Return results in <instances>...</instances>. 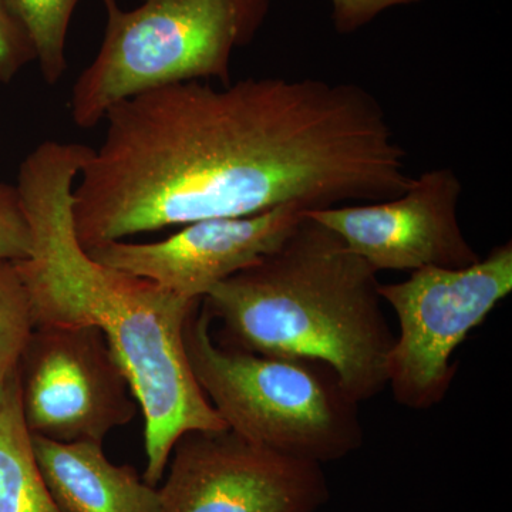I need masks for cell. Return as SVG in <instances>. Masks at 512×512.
Here are the masks:
<instances>
[{"mask_svg":"<svg viewBox=\"0 0 512 512\" xmlns=\"http://www.w3.org/2000/svg\"><path fill=\"white\" fill-rule=\"evenodd\" d=\"M103 121L73 188L84 249L281 205L392 200L413 180L383 104L356 83L171 84L119 101Z\"/></svg>","mask_w":512,"mask_h":512,"instance_id":"6da1fadb","label":"cell"},{"mask_svg":"<svg viewBox=\"0 0 512 512\" xmlns=\"http://www.w3.org/2000/svg\"><path fill=\"white\" fill-rule=\"evenodd\" d=\"M92 151L49 140L20 164L16 188L32 252L15 265L35 326H94L103 333L143 412V480L157 487L184 433L228 427L198 386L185 353V323L201 299L100 264L76 237L73 185Z\"/></svg>","mask_w":512,"mask_h":512,"instance_id":"7a4b0ae2","label":"cell"},{"mask_svg":"<svg viewBox=\"0 0 512 512\" xmlns=\"http://www.w3.org/2000/svg\"><path fill=\"white\" fill-rule=\"evenodd\" d=\"M379 272L305 215L285 244L201 299L221 345L329 366L362 404L387 389L394 335Z\"/></svg>","mask_w":512,"mask_h":512,"instance_id":"3957f363","label":"cell"},{"mask_svg":"<svg viewBox=\"0 0 512 512\" xmlns=\"http://www.w3.org/2000/svg\"><path fill=\"white\" fill-rule=\"evenodd\" d=\"M201 302L185 323L184 346L198 386L242 439L320 466L365 443L360 404L323 363L221 345Z\"/></svg>","mask_w":512,"mask_h":512,"instance_id":"277c9868","label":"cell"},{"mask_svg":"<svg viewBox=\"0 0 512 512\" xmlns=\"http://www.w3.org/2000/svg\"><path fill=\"white\" fill-rule=\"evenodd\" d=\"M104 8L103 42L70 93V117L83 130L148 90L212 79L227 86L235 50L254 42L271 0H141L131 10L114 0Z\"/></svg>","mask_w":512,"mask_h":512,"instance_id":"5b68a950","label":"cell"},{"mask_svg":"<svg viewBox=\"0 0 512 512\" xmlns=\"http://www.w3.org/2000/svg\"><path fill=\"white\" fill-rule=\"evenodd\" d=\"M399 320L387 365V387L407 409L439 406L457 373L458 346L512 292V242L460 269H417L399 284H380Z\"/></svg>","mask_w":512,"mask_h":512,"instance_id":"8992f818","label":"cell"},{"mask_svg":"<svg viewBox=\"0 0 512 512\" xmlns=\"http://www.w3.org/2000/svg\"><path fill=\"white\" fill-rule=\"evenodd\" d=\"M19 377L33 436L103 443L137 414L126 373L94 326H36L20 357Z\"/></svg>","mask_w":512,"mask_h":512,"instance_id":"52a82bcc","label":"cell"},{"mask_svg":"<svg viewBox=\"0 0 512 512\" xmlns=\"http://www.w3.org/2000/svg\"><path fill=\"white\" fill-rule=\"evenodd\" d=\"M168 463L160 512H318L330 500L323 466L229 429L187 431Z\"/></svg>","mask_w":512,"mask_h":512,"instance_id":"ba28073f","label":"cell"},{"mask_svg":"<svg viewBox=\"0 0 512 512\" xmlns=\"http://www.w3.org/2000/svg\"><path fill=\"white\" fill-rule=\"evenodd\" d=\"M463 185L451 168L413 178L392 200L340 205L306 215L342 238L346 247L380 271L460 269L480 255L467 241L457 217Z\"/></svg>","mask_w":512,"mask_h":512,"instance_id":"9c48e42d","label":"cell"},{"mask_svg":"<svg viewBox=\"0 0 512 512\" xmlns=\"http://www.w3.org/2000/svg\"><path fill=\"white\" fill-rule=\"evenodd\" d=\"M306 212L298 205H281L249 217L192 222L163 241L124 239L86 251L100 264L195 301L281 248Z\"/></svg>","mask_w":512,"mask_h":512,"instance_id":"30bf717a","label":"cell"},{"mask_svg":"<svg viewBox=\"0 0 512 512\" xmlns=\"http://www.w3.org/2000/svg\"><path fill=\"white\" fill-rule=\"evenodd\" d=\"M43 480L62 512H160V493L131 466L111 463L103 443L33 436Z\"/></svg>","mask_w":512,"mask_h":512,"instance_id":"8fae6325","label":"cell"},{"mask_svg":"<svg viewBox=\"0 0 512 512\" xmlns=\"http://www.w3.org/2000/svg\"><path fill=\"white\" fill-rule=\"evenodd\" d=\"M0 512H62L37 466L20 402L19 369L0 382Z\"/></svg>","mask_w":512,"mask_h":512,"instance_id":"7c38bea8","label":"cell"},{"mask_svg":"<svg viewBox=\"0 0 512 512\" xmlns=\"http://www.w3.org/2000/svg\"><path fill=\"white\" fill-rule=\"evenodd\" d=\"M80 0H5L9 12L29 37L43 79L55 86L67 69L66 39ZM114 0H103V3Z\"/></svg>","mask_w":512,"mask_h":512,"instance_id":"4fadbf2b","label":"cell"},{"mask_svg":"<svg viewBox=\"0 0 512 512\" xmlns=\"http://www.w3.org/2000/svg\"><path fill=\"white\" fill-rule=\"evenodd\" d=\"M35 328L28 289L15 262L0 261V382L19 369Z\"/></svg>","mask_w":512,"mask_h":512,"instance_id":"5bb4252c","label":"cell"},{"mask_svg":"<svg viewBox=\"0 0 512 512\" xmlns=\"http://www.w3.org/2000/svg\"><path fill=\"white\" fill-rule=\"evenodd\" d=\"M30 252L32 231L18 188L0 181V261H22Z\"/></svg>","mask_w":512,"mask_h":512,"instance_id":"9a60e30c","label":"cell"},{"mask_svg":"<svg viewBox=\"0 0 512 512\" xmlns=\"http://www.w3.org/2000/svg\"><path fill=\"white\" fill-rule=\"evenodd\" d=\"M35 59L29 37L9 12L5 0H0V83L12 82Z\"/></svg>","mask_w":512,"mask_h":512,"instance_id":"2e32d148","label":"cell"},{"mask_svg":"<svg viewBox=\"0 0 512 512\" xmlns=\"http://www.w3.org/2000/svg\"><path fill=\"white\" fill-rule=\"evenodd\" d=\"M417 2L420 0H330L333 28L339 35H352L386 10Z\"/></svg>","mask_w":512,"mask_h":512,"instance_id":"e0dca14e","label":"cell"}]
</instances>
